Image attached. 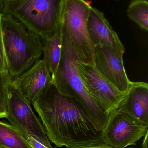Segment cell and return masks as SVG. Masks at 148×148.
<instances>
[{"instance_id":"obj_21","label":"cell","mask_w":148,"mask_h":148,"mask_svg":"<svg viewBox=\"0 0 148 148\" xmlns=\"http://www.w3.org/2000/svg\"><path fill=\"white\" fill-rule=\"evenodd\" d=\"M3 0H0V13L1 12L3 7Z\"/></svg>"},{"instance_id":"obj_19","label":"cell","mask_w":148,"mask_h":148,"mask_svg":"<svg viewBox=\"0 0 148 148\" xmlns=\"http://www.w3.org/2000/svg\"><path fill=\"white\" fill-rule=\"evenodd\" d=\"M73 148H113L107 145L105 143L103 142L95 145H90L85 147H80Z\"/></svg>"},{"instance_id":"obj_8","label":"cell","mask_w":148,"mask_h":148,"mask_svg":"<svg viewBox=\"0 0 148 148\" xmlns=\"http://www.w3.org/2000/svg\"><path fill=\"white\" fill-rule=\"evenodd\" d=\"M148 131V126L142 125L118 110L111 112L104 130L103 142L113 148H125L136 145Z\"/></svg>"},{"instance_id":"obj_13","label":"cell","mask_w":148,"mask_h":148,"mask_svg":"<svg viewBox=\"0 0 148 148\" xmlns=\"http://www.w3.org/2000/svg\"><path fill=\"white\" fill-rule=\"evenodd\" d=\"M43 42V59L52 77L54 76L61 59V33L60 24L53 35L48 38L42 39Z\"/></svg>"},{"instance_id":"obj_23","label":"cell","mask_w":148,"mask_h":148,"mask_svg":"<svg viewBox=\"0 0 148 148\" xmlns=\"http://www.w3.org/2000/svg\"></svg>"},{"instance_id":"obj_1","label":"cell","mask_w":148,"mask_h":148,"mask_svg":"<svg viewBox=\"0 0 148 148\" xmlns=\"http://www.w3.org/2000/svg\"><path fill=\"white\" fill-rule=\"evenodd\" d=\"M32 104L48 139L56 147H80L103 142L102 132L96 129L82 106L59 93L53 83Z\"/></svg>"},{"instance_id":"obj_3","label":"cell","mask_w":148,"mask_h":148,"mask_svg":"<svg viewBox=\"0 0 148 148\" xmlns=\"http://www.w3.org/2000/svg\"><path fill=\"white\" fill-rule=\"evenodd\" d=\"M61 53L53 84L59 93L74 99L85 110L98 131L105 129L109 115L91 95L79 75L74 62V54L68 40L62 36Z\"/></svg>"},{"instance_id":"obj_12","label":"cell","mask_w":148,"mask_h":148,"mask_svg":"<svg viewBox=\"0 0 148 148\" xmlns=\"http://www.w3.org/2000/svg\"><path fill=\"white\" fill-rule=\"evenodd\" d=\"M87 27L94 46L102 45L109 47L123 56L125 48L117 33L113 29L104 14L92 6L90 7Z\"/></svg>"},{"instance_id":"obj_22","label":"cell","mask_w":148,"mask_h":148,"mask_svg":"<svg viewBox=\"0 0 148 148\" xmlns=\"http://www.w3.org/2000/svg\"><path fill=\"white\" fill-rule=\"evenodd\" d=\"M132 148V147H130V148Z\"/></svg>"},{"instance_id":"obj_7","label":"cell","mask_w":148,"mask_h":148,"mask_svg":"<svg viewBox=\"0 0 148 148\" xmlns=\"http://www.w3.org/2000/svg\"><path fill=\"white\" fill-rule=\"evenodd\" d=\"M74 62L87 89L105 112L109 115L116 109L126 93L116 88L101 75L94 65L77 60L75 55Z\"/></svg>"},{"instance_id":"obj_16","label":"cell","mask_w":148,"mask_h":148,"mask_svg":"<svg viewBox=\"0 0 148 148\" xmlns=\"http://www.w3.org/2000/svg\"><path fill=\"white\" fill-rule=\"evenodd\" d=\"M8 83L0 71V118L7 117V99Z\"/></svg>"},{"instance_id":"obj_9","label":"cell","mask_w":148,"mask_h":148,"mask_svg":"<svg viewBox=\"0 0 148 148\" xmlns=\"http://www.w3.org/2000/svg\"><path fill=\"white\" fill-rule=\"evenodd\" d=\"M123 56L109 47L102 45L94 46L95 67L120 91L126 93L131 81L125 71Z\"/></svg>"},{"instance_id":"obj_10","label":"cell","mask_w":148,"mask_h":148,"mask_svg":"<svg viewBox=\"0 0 148 148\" xmlns=\"http://www.w3.org/2000/svg\"><path fill=\"white\" fill-rule=\"evenodd\" d=\"M11 82L32 104L53 83V80L45 62L42 60H40Z\"/></svg>"},{"instance_id":"obj_14","label":"cell","mask_w":148,"mask_h":148,"mask_svg":"<svg viewBox=\"0 0 148 148\" xmlns=\"http://www.w3.org/2000/svg\"><path fill=\"white\" fill-rule=\"evenodd\" d=\"M0 148H32L11 124L0 121Z\"/></svg>"},{"instance_id":"obj_15","label":"cell","mask_w":148,"mask_h":148,"mask_svg":"<svg viewBox=\"0 0 148 148\" xmlns=\"http://www.w3.org/2000/svg\"><path fill=\"white\" fill-rule=\"evenodd\" d=\"M129 19L141 29L148 30V2L147 0H132L127 10Z\"/></svg>"},{"instance_id":"obj_20","label":"cell","mask_w":148,"mask_h":148,"mask_svg":"<svg viewBox=\"0 0 148 148\" xmlns=\"http://www.w3.org/2000/svg\"><path fill=\"white\" fill-rule=\"evenodd\" d=\"M148 131L146 133V134L144 136L142 148H148Z\"/></svg>"},{"instance_id":"obj_2","label":"cell","mask_w":148,"mask_h":148,"mask_svg":"<svg viewBox=\"0 0 148 148\" xmlns=\"http://www.w3.org/2000/svg\"><path fill=\"white\" fill-rule=\"evenodd\" d=\"M4 52L10 81L28 70L43 55L42 39L12 16L2 14Z\"/></svg>"},{"instance_id":"obj_18","label":"cell","mask_w":148,"mask_h":148,"mask_svg":"<svg viewBox=\"0 0 148 148\" xmlns=\"http://www.w3.org/2000/svg\"><path fill=\"white\" fill-rule=\"evenodd\" d=\"M23 137L32 148H50L38 140L36 137L31 135H27Z\"/></svg>"},{"instance_id":"obj_11","label":"cell","mask_w":148,"mask_h":148,"mask_svg":"<svg viewBox=\"0 0 148 148\" xmlns=\"http://www.w3.org/2000/svg\"><path fill=\"white\" fill-rule=\"evenodd\" d=\"M116 109L142 125L148 126V84L131 82Z\"/></svg>"},{"instance_id":"obj_6","label":"cell","mask_w":148,"mask_h":148,"mask_svg":"<svg viewBox=\"0 0 148 148\" xmlns=\"http://www.w3.org/2000/svg\"><path fill=\"white\" fill-rule=\"evenodd\" d=\"M8 119L24 137L31 135L50 148H53L41 122L35 114L31 104L11 81L8 83L7 99Z\"/></svg>"},{"instance_id":"obj_5","label":"cell","mask_w":148,"mask_h":148,"mask_svg":"<svg viewBox=\"0 0 148 148\" xmlns=\"http://www.w3.org/2000/svg\"><path fill=\"white\" fill-rule=\"evenodd\" d=\"M91 2L63 0L60 24L62 36L69 42L77 60L94 66V46L88 32Z\"/></svg>"},{"instance_id":"obj_17","label":"cell","mask_w":148,"mask_h":148,"mask_svg":"<svg viewBox=\"0 0 148 148\" xmlns=\"http://www.w3.org/2000/svg\"><path fill=\"white\" fill-rule=\"evenodd\" d=\"M1 13H0V71L7 79L8 82H9L11 81L10 78L3 41L1 29Z\"/></svg>"},{"instance_id":"obj_4","label":"cell","mask_w":148,"mask_h":148,"mask_svg":"<svg viewBox=\"0 0 148 148\" xmlns=\"http://www.w3.org/2000/svg\"><path fill=\"white\" fill-rule=\"evenodd\" d=\"M63 0H3L1 13L12 16L42 39L53 35L60 21Z\"/></svg>"}]
</instances>
